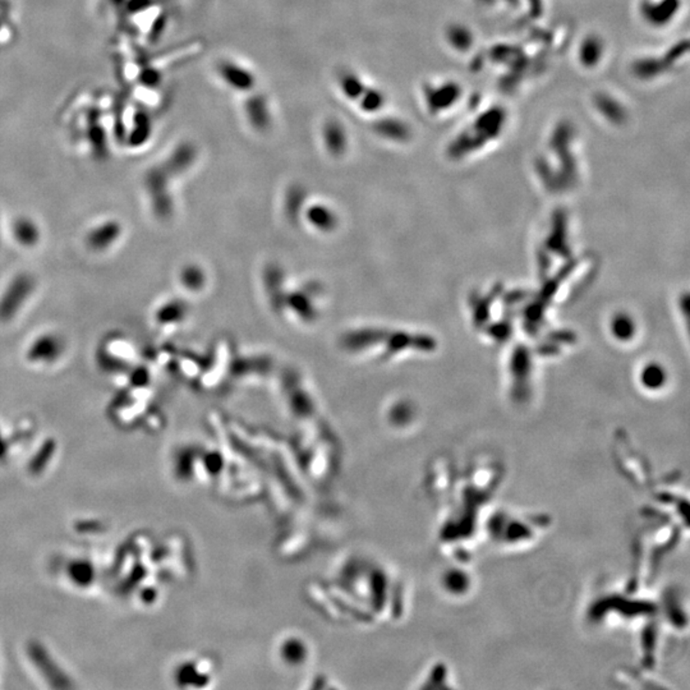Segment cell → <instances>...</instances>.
<instances>
[{
  "label": "cell",
  "mask_w": 690,
  "mask_h": 690,
  "mask_svg": "<svg viewBox=\"0 0 690 690\" xmlns=\"http://www.w3.org/2000/svg\"><path fill=\"white\" fill-rule=\"evenodd\" d=\"M35 289V279L30 274H18L7 285L0 295V321L8 322L18 315L31 297Z\"/></svg>",
  "instance_id": "obj_1"
},
{
  "label": "cell",
  "mask_w": 690,
  "mask_h": 690,
  "mask_svg": "<svg viewBox=\"0 0 690 690\" xmlns=\"http://www.w3.org/2000/svg\"><path fill=\"white\" fill-rule=\"evenodd\" d=\"M65 344L57 334H42L27 350V359L36 365L54 363L64 353Z\"/></svg>",
  "instance_id": "obj_2"
},
{
  "label": "cell",
  "mask_w": 690,
  "mask_h": 690,
  "mask_svg": "<svg viewBox=\"0 0 690 690\" xmlns=\"http://www.w3.org/2000/svg\"><path fill=\"white\" fill-rule=\"evenodd\" d=\"M122 236V227L118 221L109 220L92 227L86 236V243L92 251L109 250Z\"/></svg>",
  "instance_id": "obj_3"
},
{
  "label": "cell",
  "mask_w": 690,
  "mask_h": 690,
  "mask_svg": "<svg viewBox=\"0 0 690 690\" xmlns=\"http://www.w3.org/2000/svg\"><path fill=\"white\" fill-rule=\"evenodd\" d=\"M219 71L224 81L227 82V85L232 86L233 89L245 91V89H252V86L255 83V78L250 71H247V69H244L242 67L234 64L232 62L223 63L220 65Z\"/></svg>",
  "instance_id": "obj_4"
},
{
  "label": "cell",
  "mask_w": 690,
  "mask_h": 690,
  "mask_svg": "<svg viewBox=\"0 0 690 690\" xmlns=\"http://www.w3.org/2000/svg\"><path fill=\"white\" fill-rule=\"evenodd\" d=\"M12 234L17 243L24 247H33L40 241V229L37 224L30 218H18L13 221Z\"/></svg>",
  "instance_id": "obj_5"
},
{
  "label": "cell",
  "mask_w": 690,
  "mask_h": 690,
  "mask_svg": "<svg viewBox=\"0 0 690 690\" xmlns=\"http://www.w3.org/2000/svg\"><path fill=\"white\" fill-rule=\"evenodd\" d=\"M341 89L345 92L350 98H361V95L365 92V85L359 80V77L353 74H341L340 77Z\"/></svg>",
  "instance_id": "obj_6"
},
{
  "label": "cell",
  "mask_w": 690,
  "mask_h": 690,
  "mask_svg": "<svg viewBox=\"0 0 690 690\" xmlns=\"http://www.w3.org/2000/svg\"><path fill=\"white\" fill-rule=\"evenodd\" d=\"M358 100H359L361 109L365 112H368V113L377 112L380 109V106L383 104V98H382L381 94L376 89H365V92L361 95V98Z\"/></svg>",
  "instance_id": "obj_7"
}]
</instances>
